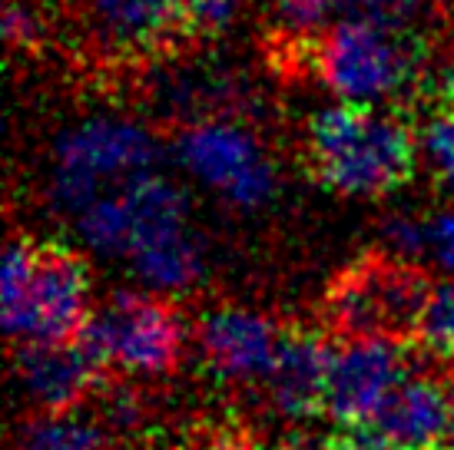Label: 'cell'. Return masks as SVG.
<instances>
[{"label": "cell", "mask_w": 454, "mask_h": 450, "mask_svg": "<svg viewBox=\"0 0 454 450\" xmlns=\"http://www.w3.org/2000/svg\"><path fill=\"white\" fill-rule=\"evenodd\" d=\"M305 146L318 182L348 199H379L415 175L418 143L411 129L358 103L316 112Z\"/></svg>", "instance_id": "6da1fadb"}, {"label": "cell", "mask_w": 454, "mask_h": 450, "mask_svg": "<svg viewBox=\"0 0 454 450\" xmlns=\"http://www.w3.org/2000/svg\"><path fill=\"white\" fill-rule=\"evenodd\" d=\"M90 318L87 262L64 245L17 238L4 255V328L13 341H74Z\"/></svg>", "instance_id": "7a4b0ae2"}, {"label": "cell", "mask_w": 454, "mask_h": 450, "mask_svg": "<svg viewBox=\"0 0 454 450\" xmlns=\"http://www.w3.org/2000/svg\"><path fill=\"white\" fill-rule=\"evenodd\" d=\"M156 163L160 143L146 126L123 116H90L53 146L51 199L64 215H80L106 192L156 173Z\"/></svg>", "instance_id": "3957f363"}, {"label": "cell", "mask_w": 454, "mask_h": 450, "mask_svg": "<svg viewBox=\"0 0 454 450\" xmlns=\"http://www.w3.org/2000/svg\"><path fill=\"white\" fill-rule=\"evenodd\" d=\"M431 282L418 262L368 252L325 291V318L341 338H408L421 331Z\"/></svg>", "instance_id": "277c9868"}, {"label": "cell", "mask_w": 454, "mask_h": 450, "mask_svg": "<svg viewBox=\"0 0 454 450\" xmlns=\"http://www.w3.org/2000/svg\"><path fill=\"white\" fill-rule=\"evenodd\" d=\"M80 341L103 368L137 377H163L176 371L183 358L186 325L156 291H116L106 305L90 312Z\"/></svg>", "instance_id": "5b68a950"}, {"label": "cell", "mask_w": 454, "mask_h": 450, "mask_svg": "<svg viewBox=\"0 0 454 450\" xmlns=\"http://www.w3.org/2000/svg\"><path fill=\"white\" fill-rule=\"evenodd\" d=\"M316 66L341 103L375 106L411 83L418 60L391 24L348 17L322 37Z\"/></svg>", "instance_id": "8992f818"}, {"label": "cell", "mask_w": 454, "mask_h": 450, "mask_svg": "<svg viewBox=\"0 0 454 450\" xmlns=\"http://www.w3.org/2000/svg\"><path fill=\"white\" fill-rule=\"evenodd\" d=\"M176 159L206 189L236 209H262L278 189L262 143L232 120H200L176 136Z\"/></svg>", "instance_id": "52a82bcc"}, {"label": "cell", "mask_w": 454, "mask_h": 450, "mask_svg": "<svg viewBox=\"0 0 454 450\" xmlns=\"http://www.w3.org/2000/svg\"><path fill=\"white\" fill-rule=\"evenodd\" d=\"M408 368L402 338H345L332 348L325 414L341 427L372 424L391 391L411 375Z\"/></svg>", "instance_id": "ba28073f"}, {"label": "cell", "mask_w": 454, "mask_h": 450, "mask_svg": "<svg viewBox=\"0 0 454 450\" xmlns=\"http://www.w3.org/2000/svg\"><path fill=\"white\" fill-rule=\"evenodd\" d=\"M282 331L272 318L249 308H215L206 312L196 331L202 361L209 371L232 384L269 381L278 358Z\"/></svg>", "instance_id": "9c48e42d"}, {"label": "cell", "mask_w": 454, "mask_h": 450, "mask_svg": "<svg viewBox=\"0 0 454 450\" xmlns=\"http://www.w3.org/2000/svg\"><path fill=\"white\" fill-rule=\"evenodd\" d=\"M13 371L40 414H64L74 411L90 391L100 388L103 364L80 338H74L20 345Z\"/></svg>", "instance_id": "30bf717a"}, {"label": "cell", "mask_w": 454, "mask_h": 450, "mask_svg": "<svg viewBox=\"0 0 454 450\" xmlns=\"http://www.w3.org/2000/svg\"><path fill=\"white\" fill-rule=\"evenodd\" d=\"M328 364L332 348L318 331L286 328L272 375L265 381L272 407L289 421H309L318 411H325Z\"/></svg>", "instance_id": "8fae6325"}, {"label": "cell", "mask_w": 454, "mask_h": 450, "mask_svg": "<svg viewBox=\"0 0 454 450\" xmlns=\"http://www.w3.org/2000/svg\"><path fill=\"white\" fill-rule=\"evenodd\" d=\"M451 411V384L431 375H408L379 407L372 427L398 450H438Z\"/></svg>", "instance_id": "7c38bea8"}, {"label": "cell", "mask_w": 454, "mask_h": 450, "mask_svg": "<svg viewBox=\"0 0 454 450\" xmlns=\"http://www.w3.org/2000/svg\"><path fill=\"white\" fill-rule=\"evenodd\" d=\"M100 34L120 50H156L179 30L176 0H87Z\"/></svg>", "instance_id": "4fadbf2b"}, {"label": "cell", "mask_w": 454, "mask_h": 450, "mask_svg": "<svg viewBox=\"0 0 454 450\" xmlns=\"http://www.w3.org/2000/svg\"><path fill=\"white\" fill-rule=\"evenodd\" d=\"M137 282L156 295H179L200 285L206 275V249L196 229H183L176 236L150 242L127 259Z\"/></svg>", "instance_id": "5bb4252c"}, {"label": "cell", "mask_w": 454, "mask_h": 450, "mask_svg": "<svg viewBox=\"0 0 454 450\" xmlns=\"http://www.w3.org/2000/svg\"><path fill=\"white\" fill-rule=\"evenodd\" d=\"M106 427L93 417H80L74 411L40 414L20 434L17 450H103Z\"/></svg>", "instance_id": "9a60e30c"}, {"label": "cell", "mask_w": 454, "mask_h": 450, "mask_svg": "<svg viewBox=\"0 0 454 450\" xmlns=\"http://www.w3.org/2000/svg\"><path fill=\"white\" fill-rule=\"evenodd\" d=\"M242 0H176L179 30L196 40L223 37L239 17Z\"/></svg>", "instance_id": "2e32d148"}, {"label": "cell", "mask_w": 454, "mask_h": 450, "mask_svg": "<svg viewBox=\"0 0 454 450\" xmlns=\"http://www.w3.org/2000/svg\"><path fill=\"white\" fill-rule=\"evenodd\" d=\"M335 7L339 0H272L278 30L302 43H312L318 37V30L328 24Z\"/></svg>", "instance_id": "e0dca14e"}, {"label": "cell", "mask_w": 454, "mask_h": 450, "mask_svg": "<svg viewBox=\"0 0 454 450\" xmlns=\"http://www.w3.org/2000/svg\"><path fill=\"white\" fill-rule=\"evenodd\" d=\"M418 335L434 354L454 358V275L442 285H434Z\"/></svg>", "instance_id": "ac0fdd59"}, {"label": "cell", "mask_w": 454, "mask_h": 450, "mask_svg": "<svg viewBox=\"0 0 454 450\" xmlns=\"http://www.w3.org/2000/svg\"><path fill=\"white\" fill-rule=\"evenodd\" d=\"M381 245L395 255V259H404V262H418L421 255H428V222L415 213H398L385 219L381 225Z\"/></svg>", "instance_id": "d6986e66"}, {"label": "cell", "mask_w": 454, "mask_h": 450, "mask_svg": "<svg viewBox=\"0 0 454 450\" xmlns=\"http://www.w3.org/2000/svg\"><path fill=\"white\" fill-rule=\"evenodd\" d=\"M421 146L444 189L454 192V110L434 112L421 133Z\"/></svg>", "instance_id": "ffe728a7"}, {"label": "cell", "mask_w": 454, "mask_h": 450, "mask_svg": "<svg viewBox=\"0 0 454 450\" xmlns=\"http://www.w3.org/2000/svg\"><path fill=\"white\" fill-rule=\"evenodd\" d=\"M100 424L106 431H116V434H127L133 427L139 424V398L133 388H123V384H116V388L103 391V400H100Z\"/></svg>", "instance_id": "44dd1931"}, {"label": "cell", "mask_w": 454, "mask_h": 450, "mask_svg": "<svg viewBox=\"0 0 454 450\" xmlns=\"http://www.w3.org/2000/svg\"><path fill=\"white\" fill-rule=\"evenodd\" d=\"M40 34H43V20L37 17V11L24 0H11L7 13H4V37H7V43L17 47V50H30V47L40 43Z\"/></svg>", "instance_id": "7402d4cb"}, {"label": "cell", "mask_w": 454, "mask_h": 450, "mask_svg": "<svg viewBox=\"0 0 454 450\" xmlns=\"http://www.w3.org/2000/svg\"><path fill=\"white\" fill-rule=\"evenodd\" d=\"M428 259L454 275V209H444L428 222Z\"/></svg>", "instance_id": "603a6c76"}, {"label": "cell", "mask_w": 454, "mask_h": 450, "mask_svg": "<svg viewBox=\"0 0 454 450\" xmlns=\"http://www.w3.org/2000/svg\"><path fill=\"white\" fill-rule=\"evenodd\" d=\"M339 7L352 13V17H362V20H379V24H398L402 17L418 7V0H339Z\"/></svg>", "instance_id": "cb8c5ba5"}, {"label": "cell", "mask_w": 454, "mask_h": 450, "mask_svg": "<svg viewBox=\"0 0 454 450\" xmlns=\"http://www.w3.org/2000/svg\"><path fill=\"white\" fill-rule=\"evenodd\" d=\"M335 450H398L379 427L372 424H355L335 434Z\"/></svg>", "instance_id": "d4e9b609"}, {"label": "cell", "mask_w": 454, "mask_h": 450, "mask_svg": "<svg viewBox=\"0 0 454 450\" xmlns=\"http://www.w3.org/2000/svg\"><path fill=\"white\" fill-rule=\"evenodd\" d=\"M272 450H335V438H322L312 431H295V434H286Z\"/></svg>", "instance_id": "484cf974"}, {"label": "cell", "mask_w": 454, "mask_h": 450, "mask_svg": "<svg viewBox=\"0 0 454 450\" xmlns=\"http://www.w3.org/2000/svg\"><path fill=\"white\" fill-rule=\"evenodd\" d=\"M438 450H454V388H451V411H448V427H444V440Z\"/></svg>", "instance_id": "4316f807"}, {"label": "cell", "mask_w": 454, "mask_h": 450, "mask_svg": "<svg viewBox=\"0 0 454 450\" xmlns=\"http://www.w3.org/2000/svg\"><path fill=\"white\" fill-rule=\"evenodd\" d=\"M209 450H259V447H253V444H246V440L226 438V440H219V444H213Z\"/></svg>", "instance_id": "83f0119b"}, {"label": "cell", "mask_w": 454, "mask_h": 450, "mask_svg": "<svg viewBox=\"0 0 454 450\" xmlns=\"http://www.w3.org/2000/svg\"><path fill=\"white\" fill-rule=\"evenodd\" d=\"M24 4H30V0H24Z\"/></svg>", "instance_id": "f1b7e54d"}]
</instances>
